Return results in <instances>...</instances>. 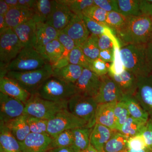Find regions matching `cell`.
<instances>
[{
    "instance_id": "1",
    "label": "cell",
    "mask_w": 152,
    "mask_h": 152,
    "mask_svg": "<svg viewBox=\"0 0 152 152\" xmlns=\"http://www.w3.org/2000/svg\"><path fill=\"white\" fill-rule=\"evenodd\" d=\"M115 34L121 46L150 45L152 43V17L147 13L127 17L124 24Z\"/></svg>"
},
{
    "instance_id": "2",
    "label": "cell",
    "mask_w": 152,
    "mask_h": 152,
    "mask_svg": "<svg viewBox=\"0 0 152 152\" xmlns=\"http://www.w3.org/2000/svg\"><path fill=\"white\" fill-rule=\"evenodd\" d=\"M121 58L126 69L138 78L152 74V43L148 45L121 46Z\"/></svg>"
},
{
    "instance_id": "3",
    "label": "cell",
    "mask_w": 152,
    "mask_h": 152,
    "mask_svg": "<svg viewBox=\"0 0 152 152\" xmlns=\"http://www.w3.org/2000/svg\"><path fill=\"white\" fill-rule=\"evenodd\" d=\"M53 69L48 63L42 68L26 72H7L6 77L15 80L31 95L34 94L39 88L53 76Z\"/></svg>"
},
{
    "instance_id": "4",
    "label": "cell",
    "mask_w": 152,
    "mask_h": 152,
    "mask_svg": "<svg viewBox=\"0 0 152 152\" xmlns=\"http://www.w3.org/2000/svg\"><path fill=\"white\" fill-rule=\"evenodd\" d=\"M67 103L68 101L56 102L48 100L33 94L25 104L24 114L49 121L60 112L68 109Z\"/></svg>"
},
{
    "instance_id": "5",
    "label": "cell",
    "mask_w": 152,
    "mask_h": 152,
    "mask_svg": "<svg viewBox=\"0 0 152 152\" xmlns=\"http://www.w3.org/2000/svg\"><path fill=\"white\" fill-rule=\"evenodd\" d=\"M34 94L45 99L61 102L68 101L77 92L75 84L62 81L52 76L44 82Z\"/></svg>"
},
{
    "instance_id": "6",
    "label": "cell",
    "mask_w": 152,
    "mask_h": 152,
    "mask_svg": "<svg viewBox=\"0 0 152 152\" xmlns=\"http://www.w3.org/2000/svg\"><path fill=\"white\" fill-rule=\"evenodd\" d=\"M23 48L12 29L9 28L0 34V78L5 77L8 66Z\"/></svg>"
},
{
    "instance_id": "7",
    "label": "cell",
    "mask_w": 152,
    "mask_h": 152,
    "mask_svg": "<svg viewBox=\"0 0 152 152\" xmlns=\"http://www.w3.org/2000/svg\"><path fill=\"white\" fill-rule=\"evenodd\" d=\"M48 62L34 48H24L8 66L6 72H26L42 68Z\"/></svg>"
},
{
    "instance_id": "8",
    "label": "cell",
    "mask_w": 152,
    "mask_h": 152,
    "mask_svg": "<svg viewBox=\"0 0 152 152\" xmlns=\"http://www.w3.org/2000/svg\"><path fill=\"white\" fill-rule=\"evenodd\" d=\"M98 104L95 99L79 94L74 95L68 101L69 111L88 123L89 128L94 126L95 115Z\"/></svg>"
},
{
    "instance_id": "9",
    "label": "cell",
    "mask_w": 152,
    "mask_h": 152,
    "mask_svg": "<svg viewBox=\"0 0 152 152\" xmlns=\"http://www.w3.org/2000/svg\"><path fill=\"white\" fill-rule=\"evenodd\" d=\"M88 126V123L77 118L68 109L60 112L48 122V134L52 138L64 131Z\"/></svg>"
},
{
    "instance_id": "10",
    "label": "cell",
    "mask_w": 152,
    "mask_h": 152,
    "mask_svg": "<svg viewBox=\"0 0 152 152\" xmlns=\"http://www.w3.org/2000/svg\"><path fill=\"white\" fill-rule=\"evenodd\" d=\"M101 84L94 98L98 104L118 102L124 98V94L116 82L108 74L101 77Z\"/></svg>"
},
{
    "instance_id": "11",
    "label": "cell",
    "mask_w": 152,
    "mask_h": 152,
    "mask_svg": "<svg viewBox=\"0 0 152 152\" xmlns=\"http://www.w3.org/2000/svg\"><path fill=\"white\" fill-rule=\"evenodd\" d=\"M25 104L0 92V123L6 124L24 114Z\"/></svg>"
},
{
    "instance_id": "12",
    "label": "cell",
    "mask_w": 152,
    "mask_h": 152,
    "mask_svg": "<svg viewBox=\"0 0 152 152\" xmlns=\"http://www.w3.org/2000/svg\"><path fill=\"white\" fill-rule=\"evenodd\" d=\"M101 84V77L88 69H84L75 86L77 94L94 98L97 95Z\"/></svg>"
},
{
    "instance_id": "13",
    "label": "cell",
    "mask_w": 152,
    "mask_h": 152,
    "mask_svg": "<svg viewBox=\"0 0 152 152\" xmlns=\"http://www.w3.org/2000/svg\"><path fill=\"white\" fill-rule=\"evenodd\" d=\"M62 31L75 42L77 46L80 47L91 35L83 18L74 13L69 23Z\"/></svg>"
},
{
    "instance_id": "14",
    "label": "cell",
    "mask_w": 152,
    "mask_h": 152,
    "mask_svg": "<svg viewBox=\"0 0 152 152\" xmlns=\"http://www.w3.org/2000/svg\"><path fill=\"white\" fill-rule=\"evenodd\" d=\"M52 140L48 134L31 132L20 143L23 152H47L50 149Z\"/></svg>"
},
{
    "instance_id": "15",
    "label": "cell",
    "mask_w": 152,
    "mask_h": 152,
    "mask_svg": "<svg viewBox=\"0 0 152 152\" xmlns=\"http://www.w3.org/2000/svg\"><path fill=\"white\" fill-rule=\"evenodd\" d=\"M134 96L138 99V100L152 121V74L145 77L138 78L137 89Z\"/></svg>"
},
{
    "instance_id": "16",
    "label": "cell",
    "mask_w": 152,
    "mask_h": 152,
    "mask_svg": "<svg viewBox=\"0 0 152 152\" xmlns=\"http://www.w3.org/2000/svg\"><path fill=\"white\" fill-rule=\"evenodd\" d=\"M73 14L67 6L56 0L53 12L46 23L58 32L62 31L69 23Z\"/></svg>"
},
{
    "instance_id": "17",
    "label": "cell",
    "mask_w": 152,
    "mask_h": 152,
    "mask_svg": "<svg viewBox=\"0 0 152 152\" xmlns=\"http://www.w3.org/2000/svg\"><path fill=\"white\" fill-rule=\"evenodd\" d=\"M0 92L26 104L31 94L15 80L8 77L0 78Z\"/></svg>"
},
{
    "instance_id": "18",
    "label": "cell",
    "mask_w": 152,
    "mask_h": 152,
    "mask_svg": "<svg viewBox=\"0 0 152 152\" xmlns=\"http://www.w3.org/2000/svg\"><path fill=\"white\" fill-rule=\"evenodd\" d=\"M58 31L46 23H37V37L35 49L43 56L46 46L58 38Z\"/></svg>"
},
{
    "instance_id": "19",
    "label": "cell",
    "mask_w": 152,
    "mask_h": 152,
    "mask_svg": "<svg viewBox=\"0 0 152 152\" xmlns=\"http://www.w3.org/2000/svg\"><path fill=\"white\" fill-rule=\"evenodd\" d=\"M24 48H35L37 37V23L31 19L14 29Z\"/></svg>"
},
{
    "instance_id": "20",
    "label": "cell",
    "mask_w": 152,
    "mask_h": 152,
    "mask_svg": "<svg viewBox=\"0 0 152 152\" xmlns=\"http://www.w3.org/2000/svg\"><path fill=\"white\" fill-rule=\"evenodd\" d=\"M109 75L116 82L124 96L135 95L138 84V78L134 74L125 69L120 75Z\"/></svg>"
},
{
    "instance_id": "21",
    "label": "cell",
    "mask_w": 152,
    "mask_h": 152,
    "mask_svg": "<svg viewBox=\"0 0 152 152\" xmlns=\"http://www.w3.org/2000/svg\"><path fill=\"white\" fill-rule=\"evenodd\" d=\"M116 103L98 104L95 115V123L116 130L114 114V108Z\"/></svg>"
},
{
    "instance_id": "22",
    "label": "cell",
    "mask_w": 152,
    "mask_h": 152,
    "mask_svg": "<svg viewBox=\"0 0 152 152\" xmlns=\"http://www.w3.org/2000/svg\"><path fill=\"white\" fill-rule=\"evenodd\" d=\"M117 130L96 124L90 134V144L99 152H102L104 145Z\"/></svg>"
},
{
    "instance_id": "23",
    "label": "cell",
    "mask_w": 152,
    "mask_h": 152,
    "mask_svg": "<svg viewBox=\"0 0 152 152\" xmlns=\"http://www.w3.org/2000/svg\"><path fill=\"white\" fill-rule=\"evenodd\" d=\"M8 26L12 29L34 19V10L20 7H11L5 15Z\"/></svg>"
},
{
    "instance_id": "24",
    "label": "cell",
    "mask_w": 152,
    "mask_h": 152,
    "mask_svg": "<svg viewBox=\"0 0 152 152\" xmlns=\"http://www.w3.org/2000/svg\"><path fill=\"white\" fill-rule=\"evenodd\" d=\"M84 68L69 64L64 66L53 69V77L60 80L75 84L81 76Z\"/></svg>"
},
{
    "instance_id": "25",
    "label": "cell",
    "mask_w": 152,
    "mask_h": 152,
    "mask_svg": "<svg viewBox=\"0 0 152 152\" xmlns=\"http://www.w3.org/2000/svg\"><path fill=\"white\" fill-rule=\"evenodd\" d=\"M0 152H23L18 141L2 123H0Z\"/></svg>"
},
{
    "instance_id": "26",
    "label": "cell",
    "mask_w": 152,
    "mask_h": 152,
    "mask_svg": "<svg viewBox=\"0 0 152 152\" xmlns=\"http://www.w3.org/2000/svg\"><path fill=\"white\" fill-rule=\"evenodd\" d=\"M5 124L20 143L23 141L31 133L28 124L27 116L26 114H23Z\"/></svg>"
},
{
    "instance_id": "27",
    "label": "cell",
    "mask_w": 152,
    "mask_h": 152,
    "mask_svg": "<svg viewBox=\"0 0 152 152\" xmlns=\"http://www.w3.org/2000/svg\"><path fill=\"white\" fill-rule=\"evenodd\" d=\"M127 107L130 115L134 118L146 124L149 120V116L144 110L135 97L132 96H124L121 101Z\"/></svg>"
},
{
    "instance_id": "28",
    "label": "cell",
    "mask_w": 152,
    "mask_h": 152,
    "mask_svg": "<svg viewBox=\"0 0 152 152\" xmlns=\"http://www.w3.org/2000/svg\"><path fill=\"white\" fill-rule=\"evenodd\" d=\"M56 1L36 0L34 7V20L36 23H46L53 12Z\"/></svg>"
},
{
    "instance_id": "29",
    "label": "cell",
    "mask_w": 152,
    "mask_h": 152,
    "mask_svg": "<svg viewBox=\"0 0 152 152\" xmlns=\"http://www.w3.org/2000/svg\"><path fill=\"white\" fill-rule=\"evenodd\" d=\"M117 12L126 17L137 16L144 14L142 0H116Z\"/></svg>"
},
{
    "instance_id": "30",
    "label": "cell",
    "mask_w": 152,
    "mask_h": 152,
    "mask_svg": "<svg viewBox=\"0 0 152 152\" xmlns=\"http://www.w3.org/2000/svg\"><path fill=\"white\" fill-rule=\"evenodd\" d=\"M92 129L85 126L71 130L73 137V143L72 146L75 149L81 152L89 146Z\"/></svg>"
},
{
    "instance_id": "31",
    "label": "cell",
    "mask_w": 152,
    "mask_h": 152,
    "mask_svg": "<svg viewBox=\"0 0 152 152\" xmlns=\"http://www.w3.org/2000/svg\"><path fill=\"white\" fill-rule=\"evenodd\" d=\"M64 52V48L57 38L46 46L43 56L53 67L61 59Z\"/></svg>"
},
{
    "instance_id": "32",
    "label": "cell",
    "mask_w": 152,
    "mask_h": 152,
    "mask_svg": "<svg viewBox=\"0 0 152 152\" xmlns=\"http://www.w3.org/2000/svg\"><path fill=\"white\" fill-rule=\"evenodd\" d=\"M128 137L116 131L104 145L103 152H121L128 150Z\"/></svg>"
},
{
    "instance_id": "33",
    "label": "cell",
    "mask_w": 152,
    "mask_h": 152,
    "mask_svg": "<svg viewBox=\"0 0 152 152\" xmlns=\"http://www.w3.org/2000/svg\"><path fill=\"white\" fill-rule=\"evenodd\" d=\"M57 38L64 48L65 52L61 59L55 66L52 67L53 69L62 67L69 64L68 58L70 53L77 46L75 42L63 31L58 32Z\"/></svg>"
},
{
    "instance_id": "34",
    "label": "cell",
    "mask_w": 152,
    "mask_h": 152,
    "mask_svg": "<svg viewBox=\"0 0 152 152\" xmlns=\"http://www.w3.org/2000/svg\"><path fill=\"white\" fill-rule=\"evenodd\" d=\"M146 124L130 116L118 132L128 137H131L141 134Z\"/></svg>"
},
{
    "instance_id": "35",
    "label": "cell",
    "mask_w": 152,
    "mask_h": 152,
    "mask_svg": "<svg viewBox=\"0 0 152 152\" xmlns=\"http://www.w3.org/2000/svg\"><path fill=\"white\" fill-rule=\"evenodd\" d=\"M68 61L69 64L89 70L92 61L84 54L80 47L76 46L70 53Z\"/></svg>"
},
{
    "instance_id": "36",
    "label": "cell",
    "mask_w": 152,
    "mask_h": 152,
    "mask_svg": "<svg viewBox=\"0 0 152 152\" xmlns=\"http://www.w3.org/2000/svg\"><path fill=\"white\" fill-rule=\"evenodd\" d=\"M80 48L84 54L91 61L99 58L100 50L98 47L96 36L90 35Z\"/></svg>"
},
{
    "instance_id": "37",
    "label": "cell",
    "mask_w": 152,
    "mask_h": 152,
    "mask_svg": "<svg viewBox=\"0 0 152 152\" xmlns=\"http://www.w3.org/2000/svg\"><path fill=\"white\" fill-rule=\"evenodd\" d=\"M67 6L71 12L81 18H83V12L87 8L95 5L94 0H59Z\"/></svg>"
},
{
    "instance_id": "38",
    "label": "cell",
    "mask_w": 152,
    "mask_h": 152,
    "mask_svg": "<svg viewBox=\"0 0 152 152\" xmlns=\"http://www.w3.org/2000/svg\"><path fill=\"white\" fill-rule=\"evenodd\" d=\"M114 114L116 124V130L119 131L130 116L126 105L122 101L118 102L115 104Z\"/></svg>"
},
{
    "instance_id": "39",
    "label": "cell",
    "mask_w": 152,
    "mask_h": 152,
    "mask_svg": "<svg viewBox=\"0 0 152 152\" xmlns=\"http://www.w3.org/2000/svg\"><path fill=\"white\" fill-rule=\"evenodd\" d=\"M73 143V137L72 130L64 131L53 138L50 149L55 148L71 146L72 145Z\"/></svg>"
},
{
    "instance_id": "40",
    "label": "cell",
    "mask_w": 152,
    "mask_h": 152,
    "mask_svg": "<svg viewBox=\"0 0 152 152\" xmlns=\"http://www.w3.org/2000/svg\"><path fill=\"white\" fill-rule=\"evenodd\" d=\"M27 116L31 132L48 134V120L28 115H27Z\"/></svg>"
},
{
    "instance_id": "41",
    "label": "cell",
    "mask_w": 152,
    "mask_h": 152,
    "mask_svg": "<svg viewBox=\"0 0 152 152\" xmlns=\"http://www.w3.org/2000/svg\"><path fill=\"white\" fill-rule=\"evenodd\" d=\"M120 48V45L114 46L113 60L109 68V75H120L126 69L121 58Z\"/></svg>"
},
{
    "instance_id": "42",
    "label": "cell",
    "mask_w": 152,
    "mask_h": 152,
    "mask_svg": "<svg viewBox=\"0 0 152 152\" xmlns=\"http://www.w3.org/2000/svg\"><path fill=\"white\" fill-rule=\"evenodd\" d=\"M108 12L98 6L93 5L87 8L83 12V16L96 21L106 24Z\"/></svg>"
},
{
    "instance_id": "43",
    "label": "cell",
    "mask_w": 152,
    "mask_h": 152,
    "mask_svg": "<svg viewBox=\"0 0 152 152\" xmlns=\"http://www.w3.org/2000/svg\"><path fill=\"white\" fill-rule=\"evenodd\" d=\"M127 17L118 12H108L106 25L115 32L121 28L124 24Z\"/></svg>"
},
{
    "instance_id": "44",
    "label": "cell",
    "mask_w": 152,
    "mask_h": 152,
    "mask_svg": "<svg viewBox=\"0 0 152 152\" xmlns=\"http://www.w3.org/2000/svg\"><path fill=\"white\" fill-rule=\"evenodd\" d=\"M107 63L100 58L91 61L89 70L97 75L102 77L108 74L109 68Z\"/></svg>"
},
{
    "instance_id": "45",
    "label": "cell",
    "mask_w": 152,
    "mask_h": 152,
    "mask_svg": "<svg viewBox=\"0 0 152 152\" xmlns=\"http://www.w3.org/2000/svg\"><path fill=\"white\" fill-rule=\"evenodd\" d=\"M128 149L138 151L147 148L143 137L141 134L131 137L128 139Z\"/></svg>"
},
{
    "instance_id": "46",
    "label": "cell",
    "mask_w": 152,
    "mask_h": 152,
    "mask_svg": "<svg viewBox=\"0 0 152 152\" xmlns=\"http://www.w3.org/2000/svg\"><path fill=\"white\" fill-rule=\"evenodd\" d=\"M95 5L98 6L107 12H117L116 0H94Z\"/></svg>"
},
{
    "instance_id": "47",
    "label": "cell",
    "mask_w": 152,
    "mask_h": 152,
    "mask_svg": "<svg viewBox=\"0 0 152 152\" xmlns=\"http://www.w3.org/2000/svg\"><path fill=\"white\" fill-rule=\"evenodd\" d=\"M141 134L143 137L147 148L152 149V121L149 120L145 125Z\"/></svg>"
},
{
    "instance_id": "48",
    "label": "cell",
    "mask_w": 152,
    "mask_h": 152,
    "mask_svg": "<svg viewBox=\"0 0 152 152\" xmlns=\"http://www.w3.org/2000/svg\"><path fill=\"white\" fill-rule=\"evenodd\" d=\"M96 39L98 47L100 51L113 49V42L107 36L104 34L101 35L96 36Z\"/></svg>"
},
{
    "instance_id": "49",
    "label": "cell",
    "mask_w": 152,
    "mask_h": 152,
    "mask_svg": "<svg viewBox=\"0 0 152 152\" xmlns=\"http://www.w3.org/2000/svg\"><path fill=\"white\" fill-rule=\"evenodd\" d=\"M99 58L106 63L110 62L112 63L113 60V49L100 51Z\"/></svg>"
},
{
    "instance_id": "50",
    "label": "cell",
    "mask_w": 152,
    "mask_h": 152,
    "mask_svg": "<svg viewBox=\"0 0 152 152\" xmlns=\"http://www.w3.org/2000/svg\"><path fill=\"white\" fill-rule=\"evenodd\" d=\"M36 0H18V7L29 10L34 9Z\"/></svg>"
},
{
    "instance_id": "51",
    "label": "cell",
    "mask_w": 152,
    "mask_h": 152,
    "mask_svg": "<svg viewBox=\"0 0 152 152\" xmlns=\"http://www.w3.org/2000/svg\"><path fill=\"white\" fill-rule=\"evenodd\" d=\"M142 10L152 17V0H142Z\"/></svg>"
},
{
    "instance_id": "52",
    "label": "cell",
    "mask_w": 152,
    "mask_h": 152,
    "mask_svg": "<svg viewBox=\"0 0 152 152\" xmlns=\"http://www.w3.org/2000/svg\"><path fill=\"white\" fill-rule=\"evenodd\" d=\"M48 152H79L74 148L72 146L63 147V148H55L49 150Z\"/></svg>"
},
{
    "instance_id": "53",
    "label": "cell",
    "mask_w": 152,
    "mask_h": 152,
    "mask_svg": "<svg viewBox=\"0 0 152 152\" xmlns=\"http://www.w3.org/2000/svg\"><path fill=\"white\" fill-rule=\"evenodd\" d=\"M10 9V7L6 2L5 0L0 1V15L5 16Z\"/></svg>"
},
{
    "instance_id": "54",
    "label": "cell",
    "mask_w": 152,
    "mask_h": 152,
    "mask_svg": "<svg viewBox=\"0 0 152 152\" xmlns=\"http://www.w3.org/2000/svg\"><path fill=\"white\" fill-rule=\"evenodd\" d=\"M9 28L6 22L5 17L0 15V34L4 32Z\"/></svg>"
},
{
    "instance_id": "55",
    "label": "cell",
    "mask_w": 152,
    "mask_h": 152,
    "mask_svg": "<svg viewBox=\"0 0 152 152\" xmlns=\"http://www.w3.org/2000/svg\"><path fill=\"white\" fill-rule=\"evenodd\" d=\"M5 1L10 8L18 7V0H5Z\"/></svg>"
},
{
    "instance_id": "56",
    "label": "cell",
    "mask_w": 152,
    "mask_h": 152,
    "mask_svg": "<svg viewBox=\"0 0 152 152\" xmlns=\"http://www.w3.org/2000/svg\"><path fill=\"white\" fill-rule=\"evenodd\" d=\"M81 152H99V151L90 144L89 146L86 149Z\"/></svg>"
},
{
    "instance_id": "57",
    "label": "cell",
    "mask_w": 152,
    "mask_h": 152,
    "mask_svg": "<svg viewBox=\"0 0 152 152\" xmlns=\"http://www.w3.org/2000/svg\"><path fill=\"white\" fill-rule=\"evenodd\" d=\"M128 152H151V150L148 148L143 149L138 151H134V150L128 149Z\"/></svg>"
},
{
    "instance_id": "58",
    "label": "cell",
    "mask_w": 152,
    "mask_h": 152,
    "mask_svg": "<svg viewBox=\"0 0 152 152\" xmlns=\"http://www.w3.org/2000/svg\"><path fill=\"white\" fill-rule=\"evenodd\" d=\"M121 152H128V150H126V151H124Z\"/></svg>"
},
{
    "instance_id": "59",
    "label": "cell",
    "mask_w": 152,
    "mask_h": 152,
    "mask_svg": "<svg viewBox=\"0 0 152 152\" xmlns=\"http://www.w3.org/2000/svg\"><path fill=\"white\" fill-rule=\"evenodd\" d=\"M151 152H152V149L151 150Z\"/></svg>"
},
{
    "instance_id": "60",
    "label": "cell",
    "mask_w": 152,
    "mask_h": 152,
    "mask_svg": "<svg viewBox=\"0 0 152 152\" xmlns=\"http://www.w3.org/2000/svg\"></svg>"
},
{
    "instance_id": "61",
    "label": "cell",
    "mask_w": 152,
    "mask_h": 152,
    "mask_svg": "<svg viewBox=\"0 0 152 152\" xmlns=\"http://www.w3.org/2000/svg\"></svg>"
}]
</instances>
